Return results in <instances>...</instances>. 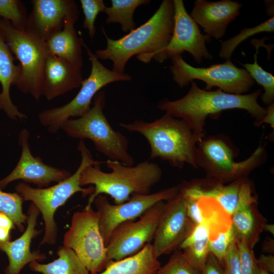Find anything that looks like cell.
I'll list each match as a JSON object with an SVG mask.
<instances>
[{"label": "cell", "mask_w": 274, "mask_h": 274, "mask_svg": "<svg viewBox=\"0 0 274 274\" xmlns=\"http://www.w3.org/2000/svg\"><path fill=\"white\" fill-rule=\"evenodd\" d=\"M174 25L173 1L163 0L148 21L118 39L110 38L102 27L107 46L96 50L94 54L98 59L111 60L112 70L120 74L124 73L126 63L134 55L144 63L152 59L163 63L167 59L164 51L171 39Z\"/></svg>", "instance_id": "1"}, {"label": "cell", "mask_w": 274, "mask_h": 274, "mask_svg": "<svg viewBox=\"0 0 274 274\" xmlns=\"http://www.w3.org/2000/svg\"><path fill=\"white\" fill-rule=\"evenodd\" d=\"M190 83L191 88L183 97L175 100L164 98L158 102L157 107L185 121L197 143L204 136V126L208 116L219 115L226 110L242 109L256 119V125H259L266 114V108L257 101L261 89L249 94H234L226 93L219 88L207 91L199 88L193 81Z\"/></svg>", "instance_id": "2"}, {"label": "cell", "mask_w": 274, "mask_h": 274, "mask_svg": "<svg viewBox=\"0 0 274 274\" xmlns=\"http://www.w3.org/2000/svg\"><path fill=\"white\" fill-rule=\"evenodd\" d=\"M105 163L111 172H103L100 165L97 164L87 166L81 173L80 185H92L94 188L86 208L91 207L95 198L100 194L110 195L115 204H118L128 200L133 194H149L152 187L162 178L160 167L148 160L134 166L110 159Z\"/></svg>", "instance_id": "3"}, {"label": "cell", "mask_w": 274, "mask_h": 274, "mask_svg": "<svg viewBox=\"0 0 274 274\" xmlns=\"http://www.w3.org/2000/svg\"><path fill=\"white\" fill-rule=\"evenodd\" d=\"M119 125L142 134L147 140L151 149L150 159L159 158L178 168H182L186 163L197 167V142L185 121L165 112L153 122L135 120Z\"/></svg>", "instance_id": "4"}, {"label": "cell", "mask_w": 274, "mask_h": 274, "mask_svg": "<svg viewBox=\"0 0 274 274\" xmlns=\"http://www.w3.org/2000/svg\"><path fill=\"white\" fill-rule=\"evenodd\" d=\"M78 150L81 155V163L76 171L67 179L46 188H34L24 183H19L15 186L16 193L20 195L23 200L31 201L42 215L45 227L44 235L40 245L55 244L57 226L54 215L58 208L76 193L81 192L85 197L91 195L94 191L93 186L84 188L80 185L81 173L88 166L101 165L105 162L94 160L83 140L79 142Z\"/></svg>", "instance_id": "5"}, {"label": "cell", "mask_w": 274, "mask_h": 274, "mask_svg": "<svg viewBox=\"0 0 274 274\" xmlns=\"http://www.w3.org/2000/svg\"><path fill=\"white\" fill-rule=\"evenodd\" d=\"M105 105V92L100 90L94 97L92 106L85 114L66 120L60 129L71 138L90 140L96 150L108 159L133 165L134 158L128 152L129 141L111 125L103 112Z\"/></svg>", "instance_id": "6"}, {"label": "cell", "mask_w": 274, "mask_h": 274, "mask_svg": "<svg viewBox=\"0 0 274 274\" xmlns=\"http://www.w3.org/2000/svg\"><path fill=\"white\" fill-rule=\"evenodd\" d=\"M0 33L20 62L21 72L16 88L39 100L43 96L44 71L48 54L45 42L25 30L16 28L10 21L2 18Z\"/></svg>", "instance_id": "7"}, {"label": "cell", "mask_w": 274, "mask_h": 274, "mask_svg": "<svg viewBox=\"0 0 274 274\" xmlns=\"http://www.w3.org/2000/svg\"><path fill=\"white\" fill-rule=\"evenodd\" d=\"M83 47L89 57L91 69L88 77L83 80L79 91L67 104L43 110L39 114L40 122L51 133L57 132L62 124L71 117H80L85 114L90 109L94 97L102 88L113 82L132 79L128 74L118 73L105 66L84 42Z\"/></svg>", "instance_id": "8"}, {"label": "cell", "mask_w": 274, "mask_h": 274, "mask_svg": "<svg viewBox=\"0 0 274 274\" xmlns=\"http://www.w3.org/2000/svg\"><path fill=\"white\" fill-rule=\"evenodd\" d=\"M265 155L264 146L260 145L249 157L235 162L230 146L223 139L214 136L197 143L196 160L197 167L202 168L211 179L223 183L245 177L263 163Z\"/></svg>", "instance_id": "9"}, {"label": "cell", "mask_w": 274, "mask_h": 274, "mask_svg": "<svg viewBox=\"0 0 274 274\" xmlns=\"http://www.w3.org/2000/svg\"><path fill=\"white\" fill-rule=\"evenodd\" d=\"M170 59L172 64L169 69L173 79L181 88L194 80H199L206 83L203 89L207 91H211L215 86L226 93L244 94L255 83L246 69L237 67L231 60L207 67H196L186 62L182 55H176Z\"/></svg>", "instance_id": "10"}, {"label": "cell", "mask_w": 274, "mask_h": 274, "mask_svg": "<svg viewBox=\"0 0 274 274\" xmlns=\"http://www.w3.org/2000/svg\"><path fill=\"white\" fill-rule=\"evenodd\" d=\"M63 243L75 252L90 274L105 268L107 248L99 230L98 214L91 207L73 214Z\"/></svg>", "instance_id": "11"}, {"label": "cell", "mask_w": 274, "mask_h": 274, "mask_svg": "<svg viewBox=\"0 0 274 274\" xmlns=\"http://www.w3.org/2000/svg\"><path fill=\"white\" fill-rule=\"evenodd\" d=\"M165 206L164 201H159L136 221H128L119 225L111 234L106 246L107 263L134 255L151 243Z\"/></svg>", "instance_id": "12"}, {"label": "cell", "mask_w": 274, "mask_h": 274, "mask_svg": "<svg viewBox=\"0 0 274 274\" xmlns=\"http://www.w3.org/2000/svg\"><path fill=\"white\" fill-rule=\"evenodd\" d=\"M179 191L178 185L154 193L133 194L128 200L118 204H111L106 195H98L93 202L98 214L99 230L106 247L111 234L119 225L133 221L157 202L172 199Z\"/></svg>", "instance_id": "13"}, {"label": "cell", "mask_w": 274, "mask_h": 274, "mask_svg": "<svg viewBox=\"0 0 274 274\" xmlns=\"http://www.w3.org/2000/svg\"><path fill=\"white\" fill-rule=\"evenodd\" d=\"M190 220L184 196L179 191L166 201L153 237L152 247L159 258L179 248L194 228Z\"/></svg>", "instance_id": "14"}, {"label": "cell", "mask_w": 274, "mask_h": 274, "mask_svg": "<svg viewBox=\"0 0 274 274\" xmlns=\"http://www.w3.org/2000/svg\"><path fill=\"white\" fill-rule=\"evenodd\" d=\"M174 25L171 39L165 49V55L170 58L189 53L197 63L203 59L213 60L206 43L211 41V37L202 34L198 24L187 12L182 0H174Z\"/></svg>", "instance_id": "15"}, {"label": "cell", "mask_w": 274, "mask_h": 274, "mask_svg": "<svg viewBox=\"0 0 274 274\" xmlns=\"http://www.w3.org/2000/svg\"><path fill=\"white\" fill-rule=\"evenodd\" d=\"M30 133L27 129H22L19 135L18 142L21 147L20 159L13 170L6 177L0 180V189L17 180L32 183L39 188L48 187L52 182H60L71 175L67 170L45 164L38 157H34L28 143Z\"/></svg>", "instance_id": "16"}, {"label": "cell", "mask_w": 274, "mask_h": 274, "mask_svg": "<svg viewBox=\"0 0 274 274\" xmlns=\"http://www.w3.org/2000/svg\"><path fill=\"white\" fill-rule=\"evenodd\" d=\"M25 30L44 42L60 31L68 14L78 7L73 0H32Z\"/></svg>", "instance_id": "17"}, {"label": "cell", "mask_w": 274, "mask_h": 274, "mask_svg": "<svg viewBox=\"0 0 274 274\" xmlns=\"http://www.w3.org/2000/svg\"><path fill=\"white\" fill-rule=\"evenodd\" d=\"M256 203L250 183L243 178L238 202L230 217L236 239L244 242L251 249L258 241L266 223L256 209Z\"/></svg>", "instance_id": "18"}, {"label": "cell", "mask_w": 274, "mask_h": 274, "mask_svg": "<svg viewBox=\"0 0 274 274\" xmlns=\"http://www.w3.org/2000/svg\"><path fill=\"white\" fill-rule=\"evenodd\" d=\"M40 213L37 207L31 203L27 211V227L23 234L13 241L0 242V251L6 253L9 260L5 274H19L26 264L35 261H42L46 258L45 254L30 250L32 239L42 232L36 228Z\"/></svg>", "instance_id": "19"}, {"label": "cell", "mask_w": 274, "mask_h": 274, "mask_svg": "<svg viewBox=\"0 0 274 274\" xmlns=\"http://www.w3.org/2000/svg\"><path fill=\"white\" fill-rule=\"evenodd\" d=\"M242 7V4L231 0H196L190 15L207 35L218 40L224 36L228 24L239 15Z\"/></svg>", "instance_id": "20"}, {"label": "cell", "mask_w": 274, "mask_h": 274, "mask_svg": "<svg viewBox=\"0 0 274 274\" xmlns=\"http://www.w3.org/2000/svg\"><path fill=\"white\" fill-rule=\"evenodd\" d=\"M83 81L81 68L61 58L48 54L42 90L43 96L47 100L80 87Z\"/></svg>", "instance_id": "21"}, {"label": "cell", "mask_w": 274, "mask_h": 274, "mask_svg": "<svg viewBox=\"0 0 274 274\" xmlns=\"http://www.w3.org/2000/svg\"><path fill=\"white\" fill-rule=\"evenodd\" d=\"M79 16L78 6L68 14L62 29L45 42V45L48 54L61 58L82 68L84 41L82 37L78 36L74 26Z\"/></svg>", "instance_id": "22"}, {"label": "cell", "mask_w": 274, "mask_h": 274, "mask_svg": "<svg viewBox=\"0 0 274 274\" xmlns=\"http://www.w3.org/2000/svg\"><path fill=\"white\" fill-rule=\"evenodd\" d=\"M242 178L227 185L211 179L183 183L178 186L179 192L184 196L215 200L231 216L238 202Z\"/></svg>", "instance_id": "23"}, {"label": "cell", "mask_w": 274, "mask_h": 274, "mask_svg": "<svg viewBox=\"0 0 274 274\" xmlns=\"http://www.w3.org/2000/svg\"><path fill=\"white\" fill-rule=\"evenodd\" d=\"M14 58L0 33V110L10 119L22 120L27 118L12 101L11 86L15 85L21 72L20 65L14 63Z\"/></svg>", "instance_id": "24"}, {"label": "cell", "mask_w": 274, "mask_h": 274, "mask_svg": "<svg viewBox=\"0 0 274 274\" xmlns=\"http://www.w3.org/2000/svg\"><path fill=\"white\" fill-rule=\"evenodd\" d=\"M161 266L152 243L138 253L119 261H111L103 270L93 274H156Z\"/></svg>", "instance_id": "25"}, {"label": "cell", "mask_w": 274, "mask_h": 274, "mask_svg": "<svg viewBox=\"0 0 274 274\" xmlns=\"http://www.w3.org/2000/svg\"><path fill=\"white\" fill-rule=\"evenodd\" d=\"M211 230L208 225L201 223L194 227L179 248L183 255L197 270L202 273L209 255Z\"/></svg>", "instance_id": "26"}, {"label": "cell", "mask_w": 274, "mask_h": 274, "mask_svg": "<svg viewBox=\"0 0 274 274\" xmlns=\"http://www.w3.org/2000/svg\"><path fill=\"white\" fill-rule=\"evenodd\" d=\"M57 254L58 258L46 264L37 261L30 263V269L42 274H90L72 249L59 247Z\"/></svg>", "instance_id": "27"}, {"label": "cell", "mask_w": 274, "mask_h": 274, "mask_svg": "<svg viewBox=\"0 0 274 274\" xmlns=\"http://www.w3.org/2000/svg\"><path fill=\"white\" fill-rule=\"evenodd\" d=\"M149 0H111V6L106 7L103 13L107 15L106 23H119L124 32H130L136 28L133 20L135 10L142 5L150 3Z\"/></svg>", "instance_id": "28"}, {"label": "cell", "mask_w": 274, "mask_h": 274, "mask_svg": "<svg viewBox=\"0 0 274 274\" xmlns=\"http://www.w3.org/2000/svg\"><path fill=\"white\" fill-rule=\"evenodd\" d=\"M274 31V17H271L260 24L251 28H244L233 37L222 42L219 56L226 60H231L232 53L242 42L257 33Z\"/></svg>", "instance_id": "29"}, {"label": "cell", "mask_w": 274, "mask_h": 274, "mask_svg": "<svg viewBox=\"0 0 274 274\" xmlns=\"http://www.w3.org/2000/svg\"><path fill=\"white\" fill-rule=\"evenodd\" d=\"M23 202L17 193H7L0 189V213L8 216L20 232L24 231V224L27 218V216L23 213Z\"/></svg>", "instance_id": "30"}, {"label": "cell", "mask_w": 274, "mask_h": 274, "mask_svg": "<svg viewBox=\"0 0 274 274\" xmlns=\"http://www.w3.org/2000/svg\"><path fill=\"white\" fill-rule=\"evenodd\" d=\"M256 52L254 54V61L253 63H246L242 66L247 70L252 79L259 85H261L264 90L261 99L265 105H269L273 103L274 100V77L265 71L257 62V54L258 48L256 47Z\"/></svg>", "instance_id": "31"}, {"label": "cell", "mask_w": 274, "mask_h": 274, "mask_svg": "<svg viewBox=\"0 0 274 274\" xmlns=\"http://www.w3.org/2000/svg\"><path fill=\"white\" fill-rule=\"evenodd\" d=\"M0 18L11 22L16 28L25 30L28 15L19 0H0Z\"/></svg>", "instance_id": "32"}, {"label": "cell", "mask_w": 274, "mask_h": 274, "mask_svg": "<svg viewBox=\"0 0 274 274\" xmlns=\"http://www.w3.org/2000/svg\"><path fill=\"white\" fill-rule=\"evenodd\" d=\"M156 274H202L186 259L182 252L175 251L168 261Z\"/></svg>", "instance_id": "33"}, {"label": "cell", "mask_w": 274, "mask_h": 274, "mask_svg": "<svg viewBox=\"0 0 274 274\" xmlns=\"http://www.w3.org/2000/svg\"><path fill=\"white\" fill-rule=\"evenodd\" d=\"M236 240V234L231 225L229 228L220 232L215 238L209 240L210 253L222 264L230 246Z\"/></svg>", "instance_id": "34"}, {"label": "cell", "mask_w": 274, "mask_h": 274, "mask_svg": "<svg viewBox=\"0 0 274 274\" xmlns=\"http://www.w3.org/2000/svg\"><path fill=\"white\" fill-rule=\"evenodd\" d=\"M80 3L84 16L83 26L92 40L96 33L94 23L97 16L106 6L103 0H80Z\"/></svg>", "instance_id": "35"}, {"label": "cell", "mask_w": 274, "mask_h": 274, "mask_svg": "<svg viewBox=\"0 0 274 274\" xmlns=\"http://www.w3.org/2000/svg\"><path fill=\"white\" fill-rule=\"evenodd\" d=\"M241 274H260L261 268L258 264L253 249L245 243L236 239Z\"/></svg>", "instance_id": "36"}, {"label": "cell", "mask_w": 274, "mask_h": 274, "mask_svg": "<svg viewBox=\"0 0 274 274\" xmlns=\"http://www.w3.org/2000/svg\"><path fill=\"white\" fill-rule=\"evenodd\" d=\"M222 264L225 274H241L236 240L230 246Z\"/></svg>", "instance_id": "37"}, {"label": "cell", "mask_w": 274, "mask_h": 274, "mask_svg": "<svg viewBox=\"0 0 274 274\" xmlns=\"http://www.w3.org/2000/svg\"><path fill=\"white\" fill-rule=\"evenodd\" d=\"M184 197L186 202L188 217L194 226L202 223L204 221V217L198 199L192 197Z\"/></svg>", "instance_id": "38"}, {"label": "cell", "mask_w": 274, "mask_h": 274, "mask_svg": "<svg viewBox=\"0 0 274 274\" xmlns=\"http://www.w3.org/2000/svg\"><path fill=\"white\" fill-rule=\"evenodd\" d=\"M202 274H225L223 265L211 253Z\"/></svg>", "instance_id": "39"}, {"label": "cell", "mask_w": 274, "mask_h": 274, "mask_svg": "<svg viewBox=\"0 0 274 274\" xmlns=\"http://www.w3.org/2000/svg\"><path fill=\"white\" fill-rule=\"evenodd\" d=\"M259 267L269 273H274V257L271 255H261L257 259Z\"/></svg>", "instance_id": "40"}, {"label": "cell", "mask_w": 274, "mask_h": 274, "mask_svg": "<svg viewBox=\"0 0 274 274\" xmlns=\"http://www.w3.org/2000/svg\"><path fill=\"white\" fill-rule=\"evenodd\" d=\"M266 114L263 117V119L260 123L259 125H260L263 123H268L270 125V126L273 128V116H274V104L272 103L271 104L268 105V107L266 109Z\"/></svg>", "instance_id": "41"}, {"label": "cell", "mask_w": 274, "mask_h": 274, "mask_svg": "<svg viewBox=\"0 0 274 274\" xmlns=\"http://www.w3.org/2000/svg\"><path fill=\"white\" fill-rule=\"evenodd\" d=\"M0 227L11 231L12 229L15 228V225L8 216L3 213H0Z\"/></svg>", "instance_id": "42"}, {"label": "cell", "mask_w": 274, "mask_h": 274, "mask_svg": "<svg viewBox=\"0 0 274 274\" xmlns=\"http://www.w3.org/2000/svg\"><path fill=\"white\" fill-rule=\"evenodd\" d=\"M11 230L0 227V242L10 241L11 239Z\"/></svg>", "instance_id": "43"}, {"label": "cell", "mask_w": 274, "mask_h": 274, "mask_svg": "<svg viewBox=\"0 0 274 274\" xmlns=\"http://www.w3.org/2000/svg\"><path fill=\"white\" fill-rule=\"evenodd\" d=\"M266 11L267 15L273 17V1H267L266 2Z\"/></svg>", "instance_id": "44"}, {"label": "cell", "mask_w": 274, "mask_h": 274, "mask_svg": "<svg viewBox=\"0 0 274 274\" xmlns=\"http://www.w3.org/2000/svg\"><path fill=\"white\" fill-rule=\"evenodd\" d=\"M263 230H265L273 234V225L265 223L263 227Z\"/></svg>", "instance_id": "45"}, {"label": "cell", "mask_w": 274, "mask_h": 274, "mask_svg": "<svg viewBox=\"0 0 274 274\" xmlns=\"http://www.w3.org/2000/svg\"><path fill=\"white\" fill-rule=\"evenodd\" d=\"M260 274H271V273L261 268Z\"/></svg>", "instance_id": "46"}, {"label": "cell", "mask_w": 274, "mask_h": 274, "mask_svg": "<svg viewBox=\"0 0 274 274\" xmlns=\"http://www.w3.org/2000/svg\"><path fill=\"white\" fill-rule=\"evenodd\" d=\"M0 19H1V18H0Z\"/></svg>", "instance_id": "47"}]
</instances>
